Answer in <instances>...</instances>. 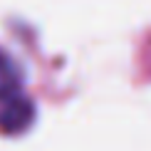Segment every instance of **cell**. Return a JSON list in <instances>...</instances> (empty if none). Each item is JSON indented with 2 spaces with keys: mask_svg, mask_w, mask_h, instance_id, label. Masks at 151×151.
Here are the masks:
<instances>
[{
  "mask_svg": "<svg viewBox=\"0 0 151 151\" xmlns=\"http://www.w3.org/2000/svg\"><path fill=\"white\" fill-rule=\"evenodd\" d=\"M22 116H32V104L22 94V74L17 62L0 50V131H20Z\"/></svg>",
  "mask_w": 151,
  "mask_h": 151,
  "instance_id": "cell-1",
  "label": "cell"
}]
</instances>
